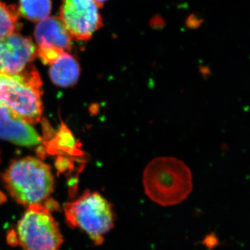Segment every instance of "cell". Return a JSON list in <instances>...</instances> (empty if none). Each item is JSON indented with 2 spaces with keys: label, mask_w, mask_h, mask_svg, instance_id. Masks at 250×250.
<instances>
[{
  "label": "cell",
  "mask_w": 250,
  "mask_h": 250,
  "mask_svg": "<svg viewBox=\"0 0 250 250\" xmlns=\"http://www.w3.org/2000/svg\"><path fill=\"white\" fill-rule=\"evenodd\" d=\"M0 139L24 147L37 146L41 141L30 124L2 104H0Z\"/></svg>",
  "instance_id": "cell-8"
},
{
  "label": "cell",
  "mask_w": 250,
  "mask_h": 250,
  "mask_svg": "<svg viewBox=\"0 0 250 250\" xmlns=\"http://www.w3.org/2000/svg\"><path fill=\"white\" fill-rule=\"evenodd\" d=\"M16 233L18 245L24 250H59L63 241L58 223L41 204L28 206Z\"/></svg>",
  "instance_id": "cell-5"
},
{
  "label": "cell",
  "mask_w": 250,
  "mask_h": 250,
  "mask_svg": "<svg viewBox=\"0 0 250 250\" xmlns=\"http://www.w3.org/2000/svg\"><path fill=\"white\" fill-rule=\"evenodd\" d=\"M19 16L18 6L0 1V39L16 33L19 29Z\"/></svg>",
  "instance_id": "cell-12"
},
{
  "label": "cell",
  "mask_w": 250,
  "mask_h": 250,
  "mask_svg": "<svg viewBox=\"0 0 250 250\" xmlns=\"http://www.w3.org/2000/svg\"><path fill=\"white\" fill-rule=\"evenodd\" d=\"M143 185L146 195L158 205H178L192 191L191 172L176 158L158 157L146 167Z\"/></svg>",
  "instance_id": "cell-1"
},
{
  "label": "cell",
  "mask_w": 250,
  "mask_h": 250,
  "mask_svg": "<svg viewBox=\"0 0 250 250\" xmlns=\"http://www.w3.org/2000/svg\"><path fill=\"white\" fill-rule=\"evenodd\" d=\"M100 8L92 0H62L60 19L72 39L89 40L103 27Z\"/></svg>",
  "instance_id": "cell-6"
},
{
  "label": "cell",
  "mask_w": 250,
  "mask_h": 250,
  "mask_svg": "<svg viewBox=\"0 0 250 250\" xmlns=\"http://www.w3.org/2000/svg\"><path fill=\"white\" fill-rule=\"evenodd\" d=\"M64 213L67 225L86 233L95 246L103 244L116 222L111 204L101 194L89 190L75 201L65 204Z\"/></svg>",
  "instance_id": "cell-4"
},
{
  "label": "cell",
  "mask_w": 250,
  "mask_h": 250,
  "mask_svg": "<svg viewBox=\"0 0 250 250\" xmlns=\"http://www.w3.org/2000/svg\"><path fill=\"white\" fill-rule=\"evenodd\" d=\"M41 86L40 75L32 64L16 75L0 73V104L29 124H36L42 116Z\"/></svg>",
  "instance_id": "cell-3"
},
{
  "label": "cell",
  "mask_w": 250,
  "mask_h": 250,
  "mask_svg": "<svg viewBox=\"0 0 250 250\" xmlns=\"http://www.w3.org/2000/svg\"><path fill=\"white\" fill-rule=\"evenodd\" d=\"M37 57V47L30 38L16 32L0 39V73H21Z\"/></svg>",
  "instance_id": "cell-7"
},
{
  "label": "cell",
  "mask_w": 250,
  "mask_h": 250,
  "mask_svg": "<svg viewBox=\"0 0 250 250\" xmlns=\"http://www.w3.org/2000/svg\"><path fill=\"white\" fill-rule=\"evenodd\" d=\"M92 1H93L94 2L96 3L98 6H100V7L102 8L103 6L104 3L105 1H108V0H92Z\"/></svg>",
  "instance_id": "cell-13"
},
{
  "label": "cell",
  "mask_w": 250,
  "mask_h": 250,
  "mask_svg": "<svg viewBox=\"0 0 250 250\" xmlns=\"http://www.w3.org/2000/svg\"><path fill=\"white\" fill-rule=\"evenodd\" d=\"M20 16L31 22H40L48 18L52 10L51 0H20Z\"/></svg>",
  "instance_id": "cell-11"
},
{
  "label": "cell",
  "mask_w": 250,
  "mask_h": 250,
  "mask_svg": "<svg viewBox=\"0 0 250 250\" xmlns=\"http://www.w3.org/2000/svg\"><path fill=\"white\" fill-rule=\"evenodd\" d=\"M49 65V76L54 84L66 88L77 83L80 75V67L71 54L63 52Z\"/></svg>",
  "instance_id": "cell-10"
},
{
  "label": "cell",
  "mask_w": 250,
  "mask_h": 250,
  "mask_svg": "<svg viewBox=\"0 0 250 250\" xmlns=\"http://www.w3.org/2000/svg\"><path fill=\"white\" fill-rule=\"evenodd\" d=\"M3 179L10 195L21 205L41 204L54 190L49 166L30 156L13 161Z\"/></svg>",
  "instance_id": "cell-2"
},
{
  "label": "cell",
  "mask_w": 250,
  "mask_h": 250,
  "mask_svg": "<svg viewBox=\"0 0 250 250\" xmlns=\"http://www.w3.org/2000/svg\"><path fill=\"white\" fill-rule=\"evenodd\" d=\"M34 37L38 48L54 49L66 52L72 47V38L60 18L52 16L40 21L35 27Z\"/></svg>",
  "instance_id": "cell-9"
}]
</instances>
